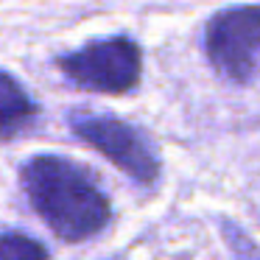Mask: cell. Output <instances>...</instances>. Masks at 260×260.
Segmentation results:
<instances>
[{
	"instance_id": "cell-1",
	"label": "cell",
	"mask_w": 260,
	"mask_h": 260,
	"mask_svg": "<svg viewBox=\"0 0 260 260\" xmlns=\"http://www.w3.org/2000/svg\"><path fill=\"white\" fill-rule=\"evenodd\" d=\"M20 182L34 213L68 243L95 238L112 218L109 199L84 168L56 154L31 157L20 171Z\"/></svg>"
},
{
	"instance_id": "cell-2",
	"label": "cell",
	"mask_w": 260,
	"mask_h": 260,
	"mask_svg": "<svg viewBox=\"0 0 260 260\" xmlns=\"http://www.w3.org/2000/svg\"><path fill=\"white\" fill-rule=\"evenodd\" d=\"M59 70L76 87L104 95H123L135 90L143 76V53L129 37L98 40L59 59Z\"/></svg>"
},
{
	"instance_id": "cell-3",
	"label": "cell",
	"mask_w": 260,
	"mask_h": 260,
	"mask_svg": "<svg viewBox=\"0 0 260 260\" xmlns=\"http://www.w3.org/2000/svg\"><path fill=\"white\" fill-rule=\"evenodd\" d=\"M70 129L79 140L92 146L98 154L109 159L118 171H123L137 185H154L159 176V157L151 148L148 137L137 132L132 123L112 115L73 112Z\"/></svg>"
},
{
	"instance_id": "cell-4",
	"label": "cell",
	"mask_w": 260,
	"mask_h": 260,
	"mask_svg": "<svg viewBox=\"0 0 260 260\" xmlns=\"http://www.w3.org/2000/svg\"><path fill=\"white\" fill-rule=\"evenodd\" d=\"M207 59L224 79L246 84L260 64V6H235L213 14L204 28Z\"/></svg>"
},
{
	"instance_id": "cell-5",
	"label": "cell",
	"mask_w": 260,
	"mask_h": 260,
	"mask_svg": "<svg viewBox=\"0 0 260 260\" xmlns=\"http://www.w3.org/2000/svg\"><path fill=\"white\" fill-rule=\"evenodd\" d=\"M40 115L25 87L6 70H0V140H12L25 132Z\"/></svg>"
},
{
	"instance_id": "cell-6",
	"label": "cell",
	"mask_w": 260,
	"mask_h": 260,
	"mask_svg": "<svg viewBox=\"0 0 260 260\" xmlns=\"http://www.w3.org/2000/svg\"><path fill=\"white\" fill-rule=\"evenodd\" d=\"M0 260H51V254L37 238L23 235V232H3L0 235Z\"/></svg>"
},
{
	"instance_id": "cell-7",
	"label": "cell",
	"mask_w": 260,
	"mask_h": 260,
	"mask_svg": "<svg viewBox=\"0 0 260 260\" xmlns=\"http://www.w3.org/2000/svg\"><path fill=\"white\" fill-rule=\"evenodd\" d=\"M224 226H226L224 235H226L230 249H232V260H260V252L254 249V243L238 226H232V224H224Z\"/></svg>"
}]
</instances>
